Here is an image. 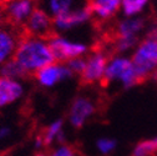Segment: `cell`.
Here are the masks:
<instances>
[{"label": "cell", "instance_id": "obj_4", "mask_svg": "<svg viewBox=\"0 0 157 156\" xmlns=\"http://www.w3.org/2000/svg\"><path fill=\"white\" fill-rule=\"evenodd\" d=\"M23 31L28 35L49 39L51 35L55 34L52 26V18L49 16L43 9L36 6L26 20L25 25L23 26Z\"/></svg>", "mask_w": 157, "mask_h": 156}, {"label": "cell", "instance_id": "obj_23", "mask_svg": "<svg viewBox=\"0 0 157 156\" xmlns=\"http://www.w3.org/2000/svg\"><path fill=\"white\" fill-rule=\"evenodd\" d=\"M10 135H11V127L10 126L0 125V142H3L6 139H9Z\"/></svg>", "mask_w": 157, "mask_h": 156}, {"label": "cell", "instance_id": "obj_7", "mask_svg": "<svg viewBox=\"0 0 157 156\" xmlns=\"http://www.w3.org/2000/svg\"><path fill=\"white\" fill-rule=\"evenodd\" d=\"M17 30L20 29L10 24L0 26V66L8 60L13 59L17 43L23 35V33L19 34Z\"/></svg>", "mask_w": 157, "mask_h": 156}, {"label": "cell", "instance_id": "obj_11", "mask_svg": "<svg viewBox=\"0 0 157 156\" xmlns=\"http://www.w3.org/2000/svg\"><path fill=\"white\" fill-rule=\"evenodd\" d=\"M91 15H92V10H91L90 5H86L85 8L77 9V10L63 14V15H59L52 19L54 31L67 30L76 25H80V24L85 23L86 20H89Z\"/></svg>", "mask_w": 157, "mask_h": 156}, {"label": "cell", "instance_id": "obj_6", "mask_svg": "<svg viewBox=\"0 0 157 156\" xmlns=\"http://www.w3.org/2000/svg\"><path fill=\"white\" fill-rule=\"evenodd\" d=\"M72 74L74 72L67 68V65L54 63L51 65H48V66L43 68L41 70H39L34 75V77H35V80L40 84L41 86L51 88L55 84L71 77Z\"/></svg>", "mask_w": 157, "mask_h": 156}, {"label": "cell", "instance_id": "obj_9", "mask_svg": "<svg viewBox=\"0 0 157 156\" xmlns=\"http://www.w3.org/2000/svg\"><path fill=\"white\" fill-rule=\"evenodd\" d=\"M107 66V56L101 53L96 51L91 56L87 57L84 71L80 74V79L82 84H91L96 80L102 79Z\"/></svg>", "mask_w": 157, "mask_h": 156}, {"label": "cell", "instance_id": "obj_8", "mask_svg": "<svg viewBox=\"0 0 157 156\" xmlns=\"http://www.w3.org/2000/svg\"><path fill=\"white\" fill-rule=\"evenodd\" d=\"M89 5V0H36V6L52 19Z\"/></svg>", "mask_w": 157, "mask_h": 156}, {"label": "cell", "instance_id": "obj_1", "mask_svg": "<svg viewBox=\"0 0 157 156\" xmlns=\"http://www.w3.org/2000/svg\"><path fill=\"white\" fill-rule=\"evenodd\" d=\"M13 59L29 76H34L43 68L56 63L49 43L45 41V39L28 35L24 31L17 43Z\"/></svg>", "mask_w": 157, "mask_h": 156}, {"label": "cell", "instance_id": "obj_12", "mask_svg": "<svg viewBox=\"0 0 157 156\" xmlns=\"http://www.w3.org/2000/svg\"><path fill=\"white\" fill-rule=\"evenodd\" d=\"M95 112L94 104L85 97H77L72 103L69 112V120L74 127H81L87 118Z\"/></svg>", "mask_w": 157, "mask_h": 156}, {"label": "cell", "instance_id": "obj_20", "mask_svg": "<svg viewBox=\"0 0 157 156\" xmlns=\"http://www.w3.org/2000/svg\"><path fill=\"white\" fill-rule=\"evenodd\" d=\"M67 68L72 71V72H78V74H81L85 69V65H86V60L82 59L81 56H77V57H74V59L69 60L66 63Z\"/></svg>", "mask_w": 157, "mask_h": 156}, {"label": "cell", "instance_id": "obj_19", "mask_svg": "<svg viewBox=\"0 0 157 156\" xmlns=\"http://www.w3.org/2000/svg\"><path fill=\"white\" fill-rule=\"evenodd\" d=\"M148 0H122V9L125 15L131 16L144 10Z\"/></svg>", "mask_w": 157, "mask_h": 156}, {"label": "cell", "instance_id": "obj_14", "mask_svg": "<svg viewBox=\"0 0 157 156\" xmlns=\"http://www.w3.org/2000/svg\"><path fill=\"white\" fill-rule=\"evenodd\" d=\"M145 26L144 19H127L117 25V39H136V34Z\"/></svg>", "mask_w": 157, "mask_h": 156}, {"label": "cell", "instance_id": "obj_13", "mask_svg": "<svg viewBox=\"0 0 157 156\" xmlns=\"http://www.w3.org/2000/svg\"><path fill=\"white\" fill-rule=\"evenodd\" d=\"M122 4V0H89V5L100 19H109L112 16L120 5Z\"/></svg>", "mask_w": 157, "mask_h": 156}, {"label": "cell", "instance_id": "obj_10", "mask_svg": "<svg viewBox=\"0 0 157 156\" xmlns=\"http://www.w3.org/2000/svg\"><path fill=\"white\" fill-rule=\"evenodd\" d=\"M25 88L20 80L0 76V109L6 107L20 100Z\"/></svg>", "mask_w": 157, "mask_h": 156}, {"label": "cell", "instance_id": "obj_26", "mask_svg": "<svg viewBox=\"0 0 157 156\" xmlns=\"http://www.w3.org/2000/svg\"><path fill=\"white\" fill-rule=\"evenodd\" d=\"M35 156H46V155H45V154H36Z\"/></svg>", "mask_w": 157, "mask_h": 156}, {"label": "cell", "instance_id": "obj_15", "mask_svg": "<svg viewBox=\"0 0 157 156\" xmlns=\"http://www.w3.org/2000/svg\"><path fill=\"white\" fill-rule=\"evenodd\" d=\"M132 65V61L126 59V57H116L113 59L107 66H106V70H105V74L102 76V80L105 84H109L110 81L115 80L122 75V72L130 68Z\"/></svg>", "mask_w": 157, "mask_h": 156}, {"label": "cell", "instance_id": "obj_5", "mask_svg": "<svg viewBox=\"0 0 157 156\" xmlns=\"http://www.w3.org/2000/svg\"><path fill=\"white\" fill-rule=\"evenodd\" d=\"M8 24L23 29L26 20L36 8V0H8L4 4Z\"/></svg>", "mask_w": 157, "mask_h": 156}, {"label": "cell", "instance_id": "obj_2", "mask_svg": "<svg viewBox=\"0 0 157 156\" xmlns=\"http://www.w3.org/2000/svg\"><path fill=\"white\" fill-rule=\"evenodd\" d=\"M131 61L139 81L146 80L147 76L157 69V39L147 37V40L142 41Z\"/></svg>", "mask_w": 157, "mask_h": 156}, {"label": "cell", "instance_id": "obj_18", "mask_svg": "<svg viewBox=\"0 0 157 156\" xmlns=\"http://www.w3.org/2000/svg\"><path fill=\"white\" fill-rule=\"evenodd\" d=\"M157 152V138L140 142L135 147L133 156H152Z\"/></svg>", "mask_w": 157, "mask_h": 156}, {"label": "cell", "instance_id": "obj_17", "mask_svg": "<svg viewBox=\"0 0 157 156\" xmlns=\"http://www.w3.org/2000/svg\"><path fill=\"white\" fill-rule=\"evenodd\" d=\"M61 132H63V121L61 120H56L52 124H50L48 126V129L44 131V134L41 135L45 146L51 145L59 138V135Z\"/></svg>", "mask_w": 157, "mask_h": 156}, {"label": "cell", "instance_id": "obj_16", "mask_svg": "<svg viewBox=\"0 0 157 156\" xmlns=\"http://www.w3.org/2000/svg\"><path fill=\"white\" fill-rule=\"evenodd\" d=\"M0 76L9 77V79H15V80H24L29 75L26 71L19 65L14 59L8 60L0 66Z\"/></svg>", "mask_w": 157, "mask_h": 156}, {"label": "cell", "instance_id": "obj_3", "mask_svg": "<svg viewBox=\"0 0 157 156\" xmlns=\"http://www.w3.org/2000/svg\"><path fill=\"white\" fill-rule=\"evenodd\" d=\"M48 43H49V46L55 57V61L59 64L67 63L69 60L74 59V57L81 56L87 50V48L85 45L71 43V41L66 40V39L59 36L56 33L48 39Z\"/></svg>", "mask_w": 157, "mask_h": 156}, {"label": "cell", "instance_id": "obj_24", "mask_svg": "<svg viewBox=\"0 0 157 156\" xmlns=\"http://www.w3.org/2000/svg\"><path fill=\"white\" fill-rule=\"evenodd\" d=\"M5 24H8V18H6L5 8H4V4H0V26H3Z\"/></svg>", "mask_w": 157, "mask_h": 156}, {"label": "cell", "instance_id": "obj_21", "mask_svg": "<svg viewBox=\"0 0 157 156\" xmlns=\"http://www.w3.org/2000/svg\"><path fill=\"white\" fill-rule=\"evenodd\" d=\"M116 146V141L111 139H101L97 141V147H99L100 152L102 154H109L111 152Z\"/></svg>", "mask_w": 157, "mask_h": 156}, {"label": "cell", "instance_id": "obj_22", "mask_svg": "<svg viewBox=\"0 0 157 156\" xmlns=\"http://www.w3.org/2000/svg\"><path fill=\"white\" fill-rule=\"evenodd\" d=\"M50 156H75V151L72 150V147L67 145H61L52 150Z\"/></svg>", "mask_w": 157, "mask_h": 156}, {"label": "cell", "instance_id": "obj_25", "mask_svg": "<svg viewBox=\"0 0 157 156\" xmlns=\"http://www.w3.org/2000/svg\"><path fill=\"white\" fill-rule=\"evenodd\" d=\"M148 37H152V39H157V25H156V28H155V29H152V31L150 33Z\"/></svg>", "mask_w": 157, "mask_h": 156}]
</instances>
